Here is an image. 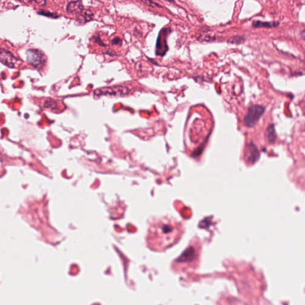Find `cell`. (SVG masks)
<instances>
[{
	"label": "cell",
	"instance_id": "cell-1",
	"mask_svg": "<svg viewBox=\"0 0 305 305\" xmlns=\"http://www.w3.org/2000/svg\"><path fill=\"white\" fill-rule=\"evenodd\" d=\"M183 233L182 225L170 218L154 220L148 230L147 244L152 251L162 252L174 245Z\"/></svg>",
	"mask_w": 305,
	"mask_h": 305
},
{
	"label": "cell",
	"instance_id": "cell-2",
	"mask_svg": "<svg viewBox=\"0 0 305 305\" xmlns=\"http://www.w3.org/2000/svg\"><path fill=\"white\" fill-rule=\"evenodd\" d=\"M265 111V107L261 105L255 104L249 107L248 113L244 119V123L247 127H254L264 115Z\"/></svg>",
	"mask_w": 305,
	"mask_h": 305
},
{
	"label": "cell",
	"instance_id": "cell-3",
	"mask_svg": "<svg viewBox=\"0 0 305 305\" xmlns=\"http://www.w3.org/2000/svg\"><path fill=\"white\" fill-rule=\"evenodd\" d=\"M172 33L170 28H164L160 30L157 37L156 46V54L157 56H164L169 50L167 44L168 35Z\"/></svg>",
	"mask_w": 305,
	"mask_h": 305
},
{
	"label": "cell",
	"instance_id": "cell-4",
	"mask_svg": "<svg viewBox=\"0 0 305 305\" xmlns=\"http://www.w3.org/2000/svg\"><path fill=\"white\" fill-rule=\"evenodd\" d=\"M26 60L29 64L39 68L46 62V57L43 52L38 49H29L26 52Z\"/></svg>",
	"mask_w": 305,
	"mask_h": 305
},
{
	"label": "cell",
	"instance_id": "cell-5",
	"mask_svg": "<svg viewBox=\"0 0 305 305\" xmlns=\"http://www.w3.org/2000/svg\"><path fill=\"white\" fill-rule=\"evenodd\" d=\"M198 259V252L193 246L189 247L186 251L179 257L177 262L184 265V267L190 266L193 262H197Z\"/></svg>",
	"mask_w": 305,
	"mask_h": 305
},
{
	"label": "cell",
	"instance_id": "cell-6",
	"mask_svg": "<svg viewBox=\"0 0 305 305\" xmlns=\"http://www.w3.org/2000/svg\"><path fill=\"white\" fill-rule=\"evenodd\" d=\"M0 60L2 64L10 68H15L16 65L19 61V60L13 56L11 52L2 48L0 52Z\"/></svg>",
	"mask_w": 305,
	"mask_h": 305
},
{
	"label": "cell",
	"instance_id": "cell-7",
	"mask_svg": "<svg viewBox=\"0 0 305 305\" xmlns=\"http://www.w3.org/2000/svg\"><path fill=\"white\" fill-rule=\"evenodd\" d=\"M99 93H96V94H99V95L121 96H124L128 93L127 88L123 87V86H120L104 88L99 89Z\"/></svg>",
	"mask_w": 305,
	"mask_h": 305
},
{
	"label": "cell",
	"instance_id": "cell-8",
	"mask_svg": "<svg viewBox=\"0 0 305 305\" xmlns=\"http://www.w3.org/2000/svg\"><path fill=\"white\" fill-rule=\"evenodd\" d=\"M260 153L257 147L253 143L248 144L245 152V157L249 164H254L258 160Z\"/></svg>",
	"mask_w": 305,
	"mask_h": 305
},
{
	"label": "cell",
	"instance_id": "cell-9",
	"mask_svg": "<svg viewBox=\"0 0 305 305\" xmlns=\"http://www.w3.org/2000/svg\"><path fill=\"white\" fill-rule=\"evenodd\" d=\"M84 10L85 9H84L82 1L80 0L70 1L67 7V12L69 14L79 15L82 13Z\"/></svg>",
	"mask_w": 305,
	"mask_h": 305
},
{
	"label": "cell",
	"instance_id": "cell-10",
	"mask_svg": "<svg viewBox=\"0 0 305 305\" xmlns=\"http://www.w3.org/2000/svg\"><path fill=\"white\" fill-rule=\"evenodd\" d=\"M280 23L278 22H263L261 20H254L252 23V25L255 28H272L279 26Z\"/></svg>",
	"mask_w": 305,
	"mask_h": 305
},
{
	"label": "cell",
	"instance_id": "cell-11",
	"mask_svg": "<svg viewBox=\"0 0 305 305\" xmlns=\"http://www.w3.org/2000/svg\"><path fill=\"white\" fill-rule=\"evenodd\" d=\"M93 17L94 14L91 10H84L82 13L78 15L77 20L80 23H85L93 20Z\"/></svg>",
	"mask_w": 305,
	"mask_h": 305
},
{
	"label": "cell",
	"instance_id": "cell-12",
	"mask_svg": "<svg viewBox=\"0 0 305 305\" xmlns=\"http://www.w3.org/2000/svg\"><path fill=\"white\" fill-rule=\"evenodd\" d=\"M266 136L267 141L271 144L275 143L276 138H277V134H276L274 125H270L268 126L266 131Z\"/></svg>",
	"mask_w": 305,
	"mask_h": 305
},
{
	"label": "cell",
	"instance_id": "cell-13",
	"mask_svg": "<svg viewBox=\"0 0 305 305\" xmlns=\"http://www.w3.org/2000/svg\"><path fill=\"white\" fill-rule=\"evenodd\" d=\"M244 41H245V39H244L243 36H236L229 39L228 43L231 44H240L244 43Z\"/></svg>",
	"mask_w": 305,
	"mask_h": 305
},
{
	"label": "cell",
	"instance_id": "cell-14",
	"mask_svg": "<svg viewBox=\"0 0 305 305\" xmlns=\"http://www.w3.org/2000/svg\"><path fill=\"white\" fill-rule=\"evenodd\" d=\"M21 1L25 4H31V2H34L40 6H44L46 4V0H21Z\"/></svg>",
	"mask_w": 305,
	"mask_h": 305
},
{
	"label": "cell",
	"instance_id": "cell-15",
	"mask_svg": "<svg viewBox=\"0 0 305 305\" xmlns=\"http://www.w3.org/2000/svg\"><path fill=\"white\" fill-rule=\"evenodd\" d=\"M38 13L39 15L46 16V17H51L53 18L58 17V16L57 14H54V13H51L49 12L43 11V10L38 12Z\"/></svg>",
	"mask_w": 305,
	"mask_h": 305
},
{
	"label": "cell",
	"instance_id": "cell-16",
	"mask_svg": "<svg viewBox=\"0 0 305 305\" xmlns=\"http://www.w3.org/2000/svg\"><path fill=\"white\" fill-rule=\"evenodd\" d=\"M93 40L97 44H99L100 46L102 47L106 46V45L104 44L103 42L102 41V39L101 37H100L99 35H94L93 37Z\"/></svg>",
	"mask_w": 305,
	"mask_h": 305
},
{
	"label": "cell",
	"instance_id": "cell-17",
	"mask_svg": "<svg viewBox=\"0 0 305 305\" xmlns=\"http://www.w3.org/2000/svg\"><path fill=\"white\" fill-rule=\"evenodd\" d=\"M141 1L143 2L144 4H145L146 5H147V6H152H152H154V7L157 6L159 7H160L159 4L155 3V2H152V0H141Z\"/></svg>",
	"mask_w": 305,
	"mask_h": 305
},
{
	"label": "cell",
	"instance_id": "cell-18",
	"mask_svg": "<svg viewBox=\"0 0 305 305\" xmlns=\"http://www.w3.org/2000/svg\"><path fill=\"white\" fill-rule=\"evenodd\" d=\"M122 43V39L119 37H116L112 39L111 44L112 45H121Z\"/></svg>",
	"mask_w": 305,
	"mask_h": 305
},
{
	"label": "cell",
	"instance_id": "cell-19",
	"mask_svg": "<svg viewBox=\"0 0 305 305\" xmlns=\"http://www.w3.org/2000/svg\"><path fill=\"white\" fill-rule=\"evenodd\" d=\"M301 36L302 38L304 39V40L305 41V29L302 31L301 33Z\"/></svg>",
	"mask_w": 305,
	"mask_h": 305
}]
</instances>
